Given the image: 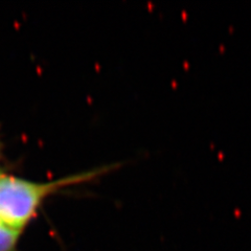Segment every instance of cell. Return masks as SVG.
<instances>
[{"mask_svg": "<svg viewBox=\"0 0 251 251\" xmlns=\"http://www.w3.org/2000/svg\"><path fill=\"white\" fill-rule=\"evenodd\" d=\"M115 167L116 164L100 167L43 182L0 173V223L23 231L52 195L70 186L90 182Z\"/></svg>", "mask_w": 251, "mask_h": 251, "instance_id": "obj_1", "label": "cell"}, {"mask_svg": "<svg viewBox=\"0 0 251 251\" xmlns=\"http://www.w3.org/2000/svg\"><path fill=\"white\" fill-rule=\"evenodd\" d=\"M0 153H1V143H0Z\"/></svg>", "mask_w": 251, "mask_h": 251, "instance_id": "obj_3", "label": "cell"}, {"mask_svg": "<svg viewBox=\"0 0 251 251\" xmlns=\"http://www.w3.org/2000/svg\"><path fill=\"white\" fill-rule=\"evenodd\" d=\"M22 232L0 223V251H18Z\"/></svg>", "mask_w": 251, "mask_h": 251, "instance_id": "obj_2", "label": "cell"}]
</instances>
